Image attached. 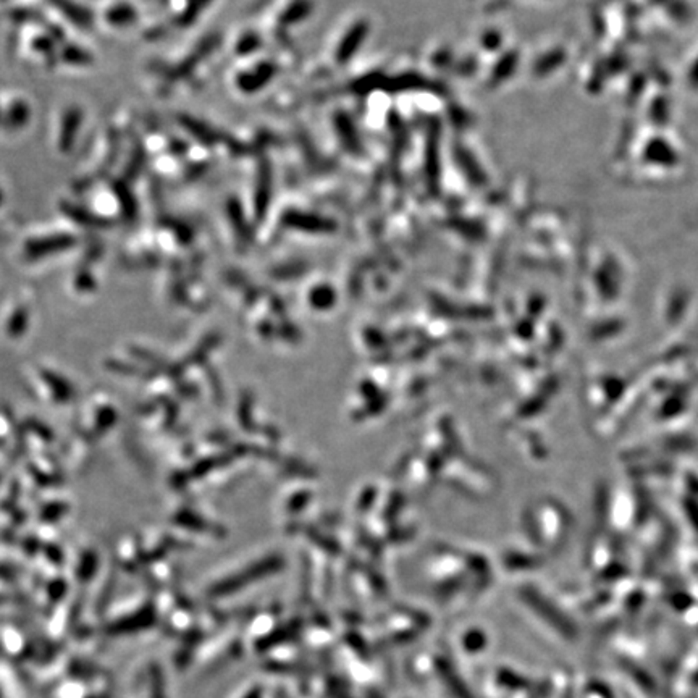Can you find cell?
Here are the masks:
<instances>
[{"instance_id":"1","label":"cell","mask_w":698,"mask_h":698,"mask_svg":"<svg viewBox=\"0 0 698 698\" xmlns=\"http://www.w3.org/2000/svg\"><path fill=\"white\" fill-rule=\"evenodd\" d=\"M436 671H438L440 677L443 679L448 690L453 693L456 698H474L472 693L469 692V688L465 687L463 679L459 677V674L456 672V669L449 661H446L445 658H440L438 661H436Z\"/></svg>"},{"instance_id":"2","label":"cell","mask_w":698,"mask_h":698,"mask_svg":"<svg viewBox=\"0 0 698 698\" xmlns=\"http://www.w3.org/2000/svg\"><path fill=\"white\" fill-rule=\"evenodd\" d=\"M294 635H296V629L286 627V629L278 630V632L271 634L270 637H267V638L262 640L260 645H262V648H270L271 645L280 643V642H286V640H289L291 637H294Z\"/></svg>"},{"instance_id":"3","label":"cell","mask_w":698,"mask_h":698,"mask_svg":"<svg viewBox=\"0 0 698 698\" xmlns=\"http://www.w3.org/2000/svg\"><path fill=\"white\" fill-rule=\"evenodd\" d=\"M483 647V635L480 632H469L464 637V648L469 652H477Z\"/></svg>"},{"instance_id":"4","label":"cell","mask_w":698,"mask_h":698,"mask_svg":"<svg viewBox=\"0 0 698 698\" xmlns=\"http://www.w3.org/2000/svg\"><path fill=\"white\" fill-rule=\"evenodd\" d=\"M244 698H262V690L259 687H254Z\"/></svg>"},{"instance_id":"5","label":"cell","mask_w":698,"mask_h":698,"mask_svg":"<svg viewBox=\"0 0 698 698\" xmlns=\"http://www.w3.org/2000/svg\"><path fill=\"white\" fill-rule=\"evenodd\" d=\"M692 81L697 82V84H698V65L695 66V70L692 71Z\"/></svg>"},{"instance_id":"6","label":"cell","mask_w":698,"mask_h":698,"mask_svg":"<svg viewBox=\"0 0 698 698\" xmlns=\"http://www.w3.org/2000/svg\"><path fill=\"white\" fill-rule=\"evenodd\" d=\"M280 698H285V697H280Z\"/></svg>"}]
</instances>
